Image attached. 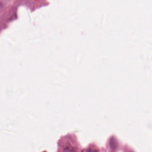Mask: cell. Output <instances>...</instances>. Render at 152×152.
I'll use <instances>...</instances> for the list:
<instances>
[{"label":"cell","instance_id":"cell-1","mask_svg":"<svg viewBox=\"0 0 152 152\" xmlns=\"http://www.w3.org/2000/svg\"><path fill=\"white\" fill-rule=\"evenodd\" d=\"M64 152H78L75 148L70 144H66L64 148Z\"/></svg>","mask_w":152,"mask_h":152}]
</instances>
